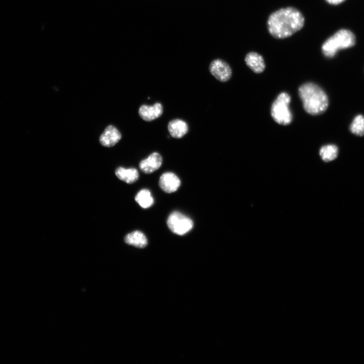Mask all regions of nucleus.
I'll use <instances>...</instances> for the list:
<instances>
[{
  "label": "nucleus",
  "instance_id": "1",
  "mask_svg": "<svg viewBox=\"0 0 364 364\" xmlns=\"http://www.w3.org/2000/svg\"><path fill=\"white\" fill-rule=\"evenodd\" d=\"M304 24L301 13L293 7L282 8L272 13L267 20L269 33L275 38L289 37L300 30Z\"/></svg>",
  "mask_w": 364,
  "mask_h": 364
},
{
  "label": "nucleus",
  "instance_id": "2",
  "mask_svg": "<svg viewBox=\"0 0 364 364\" xmlns=\"http://www.w3.org/2000/svg\"><path fill=\"white\" fill-rule=\"evenodd\" d=\"M298 94L305 111L312 115L324 113L328 108L329 100L327 95L318 85L306 82L298 89Z\"/></svg>",
  "mask_w": 364,
  "mask_h": 364
},
{
  "label": "nucleus",
  "instance_id": "3",
  "mask_svg": "<svg viewBox=\"0 0 364 364\" xmlns=\"http://www.w3.org/2000/svg\"><path fill=\"white\" fill-rule=\"evenodd\" d=\"M355 43L354 34L349 30L342 29L337 31L324 42L322 51L326 57L332 58L338 50L352 47Z\"/></svg>",
  "mask_w": 364,
  "mask_h": 364
},
{
  "label": "nucleus",
  "instance_id": "4",
  "mask_svg": "<svg viewBox=\"0 0 364 364\" xmlns=\"http://www.w3.org/2000/svg\"><path fill=\"white\" fill-rule=\"evenodd\" d=\"M291 97L286 92L280 93L272 104L271 115L278 124L287 125L292 121V114L289 109Z\"/></svg>",
  "mask_w": 364,
  "mask_h": 364
},
{
  "label": "nucleus",
  "instance_id": "5",
  "mask_svg": "<svg viewBox=\"0 0 364 364\" xmlns=\"http://www.w3.org/2000/svg\"><path fill=\"white\" fill-rule=\"evenodd\" d=\"M167 224L171 232L178 235L187 234L193 227L192 220L178 211H173L169 215Z\"/></svg>",
  "mask_w": 364,
  "mask_h": 364
},
{
  "label": "nucleus",
  "instance_id": "6",
  "mask_svg": "<svg viewBox=\"0 0 364 364\" xmlns=\"http://www.w3.org/2000/svg\"><path fill=\"white\" fill-rule=\"evenodd\" d=\"M210 73L218 81L226 82L232 76V69L224 61L217 59L212 61L209 67Z\"/></svg>",
  "mask_w": 364,
  "mask_h": 364
},
{
  "label": "nucleus",
  "instance_id": "7",
  "mask_svg": "<svg viewBox=\"0 0 364 364\" xmlns=\"http://www.w3.org/2000/svg\"><path fill=\"white\" fill-rule=\"evenodd\" d=\"M180 185L179 178L172 172H165L160 177L159 185L164 192L171 193L176 191Z\"/></svg>",
  "mask_w": 364,
  "mask_h": 364
},
{
  "label": "nucleus",
  "instance_id": "8",
  "mask_svg": "<svg viewBox=\"0 0 364 364\" xmlns=\"http://www.w3.org/2000/svg\"><path fill=\"white\" fill-rule=\"evenodd\" d=\"M162 163L161 156L157 152H154L148 158L142 160L140 163L139 167L143 172L149 174L159 169Z\"/></svg>",
  "mask_w": 364,
  "mask_h": 364
},
{
  "label": "nucleus",
  "instance_id": "9",
  "mask_svg": "<svg viewBox=\"0 0 364 364\" xmlns=\"http://www.w3.org/2000/svg\"><path fill=\"white\" fill-rule=\"evenodd\" d=\"M162 113L163 107L159 103H156L152 106L143 105L139 110L141 118L147 121H151L159 117Z\"/></svg>",
  "mask_w": 364,
  "mask_h": 364
},
{
  "label": "nucleus",
  "instance_id": "10",
  "mask_svg": "<svg viewBox=\"0 0 364 364\" xmlns=\"http://www.w3.org/2000/svg\"><path fill=\"white\" fill-rule=\"evenodd\" d=\"M121 135L118 130L113 125L108 126L100 137L101 144L106 147H111L121 139Z\"/></svg>",
  "mask_w": 364,
  "mask_h": 364
},
{
  "label": "nucleus",
  "instance_id": "11",
  "mask_svg": "<svg viewBox=\"0 0 364 364\" xmlns=\"http://www.w3.org/2000/svg\"><path fill=\"white\" fill-rule=\"evenodd\" d=\"M246 65L255 73H262L265 69V64L262 56L256 52H250L245 58Z\"/></svg>",
  "mask_w": 364,
  "mask_h": 364
},
{
  "label": "nucleus",
  "instance_id": "12",
  "mask_svg": "<svg viewBox=\"0 0 364 364\" xmlns=\"http://www.w3.org/2000/svg\"><path fill=\"white\" fill-rule=\"evenodd\" d=\"M188 125L184 121L176 119L169 121L168 130L173 138L179 139L184 136L188 131Z\"/></svg>",
  "mask_w": 364,
  "mask_h": 364
},
{
  "label": "nucleus",
  "instance_id": "13",
  "mask_svg": "<svg viewBox=\"0 0 364 364\" xmlns=\"http://www.w3.org/2000/svg\"><path fill=\"white\" fill-rule=\"evenodd\" d=\"M124 242L128 245L139 248H145L148 244L146 236L140 231H135L127 234L124 237Z\"/></svg>",
  "mask_w": 364,
  "mask_h": 364
},
{
  "label": "nucleus",
  "instance_id": "14",
  "mask_svg": "<svg viewBox=\"0 0 364 364\" xmlns=\"http://www.w3.org/2000/svg\"><path fill=\"white\" fill-rule=\"evenodd\" d=\"M115 174L119 179L129 184L135 182L139 176L135 168H125L122 167L116 169Z\"/></svg>",
  "mask_w": 364,
  "mask_h": 364
},
{
  "label": "nucleus",
  "instance_id": "15",
  "mask_svg": "<svg viewBox=\"0 0 364 364\" xmlns=\"http://www.w3.org/2000/svg\"><path fill=\"white\" fill-rule=\"evenodd\" d=\"M338 154V147L333 144L322 147L320 150V155L325 162H330L335 159Z\"/></svg>",
  "mask_w": 364,
  "mask_h": 364
},
{
  "label": "nucleus",
  "instance_id": "16",
  "mask_svg": "<svg viewBox=\"0 0 364 364\" xmlns=\"http://www.w3.org/2000/svg\"><path fill=\"white\" fill-rule=\"evenodd\" d=\"M135 200L143 208H149L154 203L151 193L147 189L140 191L135 197Z\"/></svg>",
  "mask_w": 364,
  "mask_h": 364
},
{
  "label": "nucleus",
  "instance_id": "17",
  "mask_svg": "<svg viewBox=\"0 0 364 364\" xmlns=\"http://www.w3.org/2000/svg\"><path fill=\"white\" fill-rule=\"evenodd\" d=\"M350 131L357 136L364 135V116L358 115L355 117L350 126Z\"/></svg>",
  "mask_w": 364,
  "mask_h": 364
},
{
  "label": "nucleus",
  "instance_id": "18",
  "mask_svg": "<svg viewBox=\"0 0 364 364\" xmlns=\"http://www.w3.org/2000/svg\"><path fill=\"white\" fill-rule=\"evenodd\" d=\"M328 3L332 5H338L339 4L345 0H326Z\"/></svg>",
  "mask_w": 364,
  "mask_h": 364
}]
</instances>
